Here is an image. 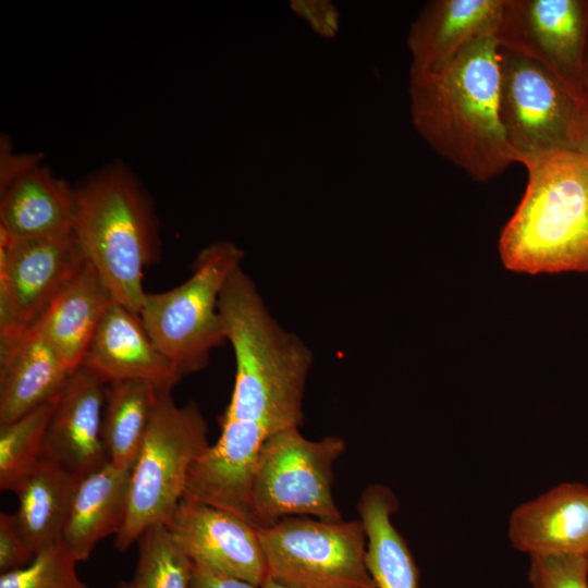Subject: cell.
<instances>
[{
  "label": "cell",
  "mask_w": 588,
  "mask_h": 588,
  "mask_svg": "<svg viewBox=\"0 0 588 588\" xmlns=\"http://www.w3.org/2000/svg\"><path fill=\"white\" fill-rule=\"evenodd\" d=\"M86 261L74 231L0 245V310L29 327Z\"/></svg>",
  "instance_id": "7c38bea8"
},
{
  "label": "cell",
  "mask_w": 588,
  "mask_h": 588,
  "mask_svg": "<svg viewBox=\"0 0 588 588\" xmlns=\"http://www.w3.org/2000/svg\"><path fill=\"white\" fill-rule=\"evenodd\" d=\"M138 543V562L128 588H189L193 562L164 524L148 527Z\"/></svg>",
  "instance_id": "d4e9b609"
},
{
  "label": "cell",
  "mask_w": 588,
  "mask_h": 588,
  "mask_svg": "<svg viewBox=\"0 0 588 588\" xmlns=\"http://www.w3.org/2000/svg\"><path fill=\"white\" fill-rule=\"evenodd\" d=\"M75 187L36 164L1 192L0 245L72 232Z\"/></svg>",
  "instance_id": "ac0fdd59"
},
{
  "label": "cell",
  "mask_w": 588,
  "mask_h": 588,
  "mask_svg": "<svg viewBox=\"0 0 588 588\" xmlns=\"http://www.w3.org/2000/svg\"><path fill=\"white\" fill-rule=\"evenodd\" d=\"M40 163L39 154H16L7 136L0 143V193L24 172Z\"/></svg>",
  "instance_id": "f546056e"
},
{
  "label": "cell",
  "mask_w": 588,
  "mask_h": 588,
  "mask_svg": "<svg viewBox=\"0 0 588 588\" xmlns=\"http://www.w3.org/2000/svg\"><path fill=\"white\" fill-rule=\"evenodd\" d=\"M293 12L307 22L322 38H333L339 30V11L330 1L295 0L291 2Z\"/></svg>",
  "instance_id": "f1b7e54d"
},
{
  "label": "cell",
  "mask_w": 588,
  "mask_h": 588,
  "mask_svg": "<svg viewBox=\"0 0 588 588\" xmlns=\"http://www.w3.org/2000/svg\"><path fill=\"white\" fill-rule=\"evenodd\" d=\"M261 588H286V587H283L271 579H267L265 584L261 586Z\"/></svg>",
  "instance_id": "d6a6232c"
},
{
  "label": "cell",
  "mask_w": 588,
  "mask_h": 588,
  "mask_svg": "<svg viewBox=\"0 0 588 588\" xmlns=\"http://www.w3.org/2000/svg\"><path fill=\"white\" fill-rule=\"evenodd\" d=\"M580 152L588 157V135L580 148Z\"/></svg>",
  "instance_id": "836d02e7"
},
{
  "label": "cell",
  "mask_w": 588,
  "mask_h": 588,
  "mask_svg": "<svg viewBox=\"0 0 588 588\" xmlns=\"http://www.w3.org/2000/svg\"><path fill=\"white\" fill-rule=\"evenodd\" d=\"M499 60L497 37L487 36L437 68L409 71L414 127L440 156L478 182L515 162L500 121Z\"/></svg>",
  "instance_id": "6da1fadb"
},
{
  "label": "cell",
  "mask_w": 588,
  "mask_h": 588,
  "mask_svg": "<svg viewBox=\"0 0 588 588\" xmlns=\"http://www.w3.org/2000/svg\"><path fill=\"white\" fill-rule=\"evenodd\" d=\"M268 579L286 588H377L360 519L285 517L258 528Z\"/></svg>",
  "instance_id": "9c48e42d"
},
{
  "label": "cell",
  "mask_w": 588,
  "mask_h": 588,
  "mask_svg": "<svg viewBox=\"0 0 588 588\" xmlns=\"http://www.w3.org/2000/svg\"><path fill=\"white\" fill-rule=\"evenodd\" d=\"M218 309L236 367L225 414L273 432L299 427L309 347L272 317L242 266L225 281Z\"/></svg>",
  "instance_id": "7a4b0ae2"
},
{
  "label": "cell",
  "mask_w": 588,
  "mask_h": 588,
  "mask_svg": "<svg viewBox=\"0 0 588 588\" xmlns=\"http://www.w3.org/2000/svg\"><path fill=\"white\" fill-rule=\"evenodd\" d=\"M108 286L88 262L49 301L29 328L76 370L109 306Z\"/></svg>",
  "instance_id": "d6986e66"
},
{
  "label": "cell",
  "mask_w": 588,
  "mask_h": 588,
  "mask_svg": "<svg viewBox=\"0 0 588 588\" xmlns=\"http://www.w3.org/2000/svg\"><path fill=\"white\" fill-rule=\"evenodd\" d=\"M60 394L16 420L0 426L2 491L14 492L39 465L48 425Z\"/></svg>",
  "instance_id": "cb8c5ba5"
},
{
  "label": "cell",
  "mask_w": 588,
  "mask_h": 588,
  "mask_svg": "<svg viewBox=\"0 0 588 588\" xmlns=\"http://www.w3.org/2000/svg\"><path fill=\"white\" fill-rule=\"evenodd\" d=\"M209 445L198 405L177 406L171 391H160L131 471L127 514L115 535L119 551H126L148 527L171 518L184 497L191 467Z\"/></svg>",
  "instance_id": "5b68a950"
},
{
  "label": "cell",
  "mask_w": 588,
  "mask_h": 588,
  "mask_svg": "<svg viewBox=\"0 0 588 588\" xmlns=\"http://www.w3.org/2000/svg\"><path fill=\"white\" fill-rule=\"evenodd\" d=\"M164 525L193 563L258 587L268 579L258 528L247 520L183 498Z\"/></svg>",
  "instance_id": "8fae6325"
},
{
  "label": "cell",
  "mask_w": 588,
  "mask_h": 588,
  "mask_svg": "<svg viewBox=\"0 0 588 588\" xmlns=\"http://www.w3.org/2000/svg\"><path fill=\"white\" fill-rule=\"evenodd\" d=\"M397 499L383 485L367 487L358 501L367 548L366 564L377 588H418V568L408 546L392 523Z\"/></svg>",
  "instance_id": "44dd1931"
},
{
  "label": "cell",
  "mask_w": 588,
  "mask_h": 588,
  "mask_svg": "<svg viewBox=\"0 0 588 588\" xmlns=\"http://www.w3.org/2000/svg\"><path fill=\"white\" fill-rule=\"evenodd\" d=\"M36 553L30 548L17 525L15 514L0 513V572L1 574L21 568L29 563Z\"/></svg>",
  "instance_id": "83f0119b"
},
{
  "label": "cell",
  "mask_w": 588,
  "mask_h": 588,
  "mask_svg": "<svg viewBox=\"0 0 588 588\" xmlns=\"http://www.w3.org/2000/svg\"><path fill=\"white\" fill-rule=\"evenodd\" d=\"M79 367L103 383L145 380L171 391L182 379L158 348L139 315L113 302L103 315Z\"/></svg>",
  "instance_id": "5bb4252c"
},
{
  "label": "cell",
  "mask_w": 588,
  "mask_h": 588,
  "mask_svg": "<svg viewBox=\"0 0 588 588\" xmlns=\"http://www.w3.org/2000/svg\"><path fill=\"white\" fill-rule=\"evenodd\" d=\"M189 588H261L193 563Z\"/></svg>",
  "instance_id": "4dcf8cb0"
},
{
  "label": "cell",
  "mask_w": 588,
  "mask_h": 588,
  "mask_svg": "<svg viewBox=\"0 0 588 588\" xmlns=\"http://www.w3.org/2000/svg\"><path fill=\"white\" fill-rule=\"evenodd\" d=\"M506 0H433L412 23L407 47L411 70L437 68L473 41L495 36Z\"/></svg>",
  "instance_id": "2e32d148"
},
{
  "label": "cell",
  "mask_w": 588,
  "mask_h": 588,
  "mask_svg": "<svg viewBox=\"0 0 588 588\" xmlns=\"http://www.w3.org/2000/svg\"><path fill=\"white\" fill-rule=\"evenodd\" d=\"M243 259L244 252L235 243L217 241L199 252L185 282L146 293L142 322L181 378L204 369L211 351L225 341L219 295Z\"/></svg>",
  "instance_id": "8992f818"
},
{
  "label": "cell",
  "mask_w": 588,
  "mask_h": 588,
  "mask_svg": "<svg viewBox=\"0 0 588 588\" xmlns=\"http://www.w3.org/2000/svg\"><path fill=\"white\" fill-rule=\"evenodd\" d=\"M106 387L78 367L62 390L48 425L40 462L77 482L109 462L102 440Z\"/></svg>",
  "instance_id": "4fadbf2b"
},
{
  "label": "cell",
  "mask_w": 588,
  "mask_h": 588,
  "mask_svg": "<svg viewBox=\"0 0 588 588\" xmlns=\"http://www.w3.org/2000/svg\"><path fill=\"white\" fill-rule=\"evenodd\" d=\"M115 588H128V584L127 583H120Z\"/></svg>",
  "instance_id": "e575fe53"
},
{
  "label": "cell",
  "mask_w": 588,
  "mask_h": 588,
  "mask_svg": "<svg viewBox=\"0 0 588 588\" xmlns=\"http://www.w3.org/2000/svg\"><path fill=\"white\" fill-rule=\"evenodd\" d=\"M584 90H585L586 102L588 106V38H587L585 59H584Z\"/></svg>",
  "instance_id": "1f68e13d"
},
{
  "label": "cell",
  "mask_w": 588,
  "mask_h": 588,
  "mask_svg": "<svg viewBox=\"0 0 588 588\" xmlns=\"http://www.w3.org/2000/svg\"><path fill=\"white\" fill-rule=\"evenodd\" d=\"M499 113L515 162L580 151L588 107L538 62L499 45Z\"/></svg>",
  "instance_id": "52a82bcc"
},
{
  "label": "cell",
  "mask_w": 588,
  "mask_h": 588,
  "mask_svg": "<svg viewBox=\"0 0 588 588\" xmlns=\"http://www.w3.org/2000/svg\"><path fill=\"white\" fill-rule=\"evenodd\" d=\"M76 563L60 542L37 552L27 565L1 574L0 588H90L79 579Z\"/></svg>",
  "instance_id": "484cf974"
},
{
  "label": "cell",
  "mask_w": 588,
  "mask_h": 588,
  "mask_svg": "<svg viewBox=\"0 0 588 588\" xmlns=\"http://www.w3.org/2000/svg\"><path fill=\"white\" fill-rule=\"evenodd\" d=\"M74 234L114 302L139 315L144 270L159 258L152 199L133 170L117 161L75 187Z\"/></svg>",
  "instance_id": "277c9868"
},
{
  "label": "cell",
  "mask_w": 588,
  "mask_h": 588,
  "mask_svg": "<svg viewBox=\"0 0 588 588\" xmlns=\"http://www.w3.org/2000/svg\"><path fill=\"white\" fill-rule=\"evenodd\" d=\"M131 471L108 462L77 482L62 543L77 562L122 529L128 507Z\"/></svg>",
  "instance_id": "ffe728a7"
},
{
  "label": "cell",
  "mask_w": 588,
  "mask_h": 588,
  "mask_svg": "<svg viewBox=\"0 0 588 588\" xmlns=\"http://www.w3.org/2000/svg\"><path fill=\"white\" fill-rule=\"evenodd\" d=\"M587 38L588 0H506L497 34L501 47L541 64L586 106Z\"/></svg>",
  "instance_id": "30bf717a"
},
{
  "label": "cell",
  "mask_w": 588,
  "mask_h": 588,
  "mask_svg": "<svg viewBox=\"0 0 588 588\" xmlns=\"http://www.w3.org/2000/svg\"><path fill=\"white\" fill-rule=\"evenodd\" d=\"M523 164L527 185L499 240L504 267L529 274L588 271V157L560 151Z\"/></svg>",
  "instance_id": "3957f363"
},
{
  "label": "cell",
  "mask_w": 588,
  "mask_h": 588,
  "mask_svg": "<svg viewBox=\"0 0 588 588\" xmlns=\"http://www.w3.org/2000/svg\"><path fill=\"white\" fill-rule=\"evenodd\" d=\"M73 372L29 327L0 344V426L60 394Z\"/></svg>",
  "instance_id": "e0dca14e"
},
{
  "label": "cell",
  "mask_w": 588,
  "mask_h": 588,
  "mask_svg": "<svg viewBox=\"0 0 588 588\" xmlns=\"http://www.w3.org/2000/svg\"><path fill=\"white\" fill-rule=\"evenodd\" d=\"M160 390L145 380L108 383L102 440L109 462L132 470L139 454Z\"/></svg>",
  "instance_id": "603a6c76"
},
{
  "label": "cell",
  "mask_w": 588,
  "mask_h": 588,
  "mask_svg": "<svg viewBox=\"0 0 588 588\" xmlns=\"http://www.w3.org/2000/svg\"><path fill=\"white\" fill-rule=\"evenodd\" d=\"M76 486L66 474L40 462L14 490L17 525L35 553L62 541Z\"/></svg>",
  "instance_id": "7402d4cb"
},
{
  "label": "cell",
  "mask_w": 588,
  "mask_h": 588,
  "mask_svg": "<svg viewBox=\"0 0 588 588\" xmlns=\"http://www.w3.org/2000/svg\"><path fill=\"white\" fill-rule=\"evenodd\" d=\"M298 428L273 434L260 449L250 489V514L257 528L292 516L342 519L332 481L333 464L346 443L335 436L309 440Z\"/></svg>",
  "instance_id": "ba28073f"
},
{
  "label": "cell",
  "mask_w": 588,
  "mask_h": 588,
  "mask_svg": "<svg viewBox=\"0 0 588 588\" xmlns=\"http://www.w3.org/2000/svg\"><path fill=\"white\" fill-rule=\"evenodd\" d=\"M528 580L532 588H588V559L572 554L531 555Z\"/></svg>",
  "instance_id": "4316f807"
},
{
  "label": "cell",
  "mask_w": 588,
  "mask_h": 588,
  "mask_svg": "<svg viewBox=\"0 0 588 588\" xmlns=\"http://www.w3.org/2000/svg\"><path fill=\"white\" fill-rule=\"evenodd\" d=\"M587 559H588V556H587Z\"/></svg>",
  "instance_id": "d590c367"
},
{
  "label": "cell",
  "mask_w": 588,
  "mask_h": 588,
  "mask_svg": "<svg viewBox=\"0 0 588 588\" xmlns=\"http://www.w3.org/2000/svg\"><path fill=\"white\" fill-rule=\"evenodd\" d=\"M507 535L528 556H588V487L564 482L520 504L511 514Z\"/></svg>",
  "instance_id": "9a60e30c"
}]
</instances>
